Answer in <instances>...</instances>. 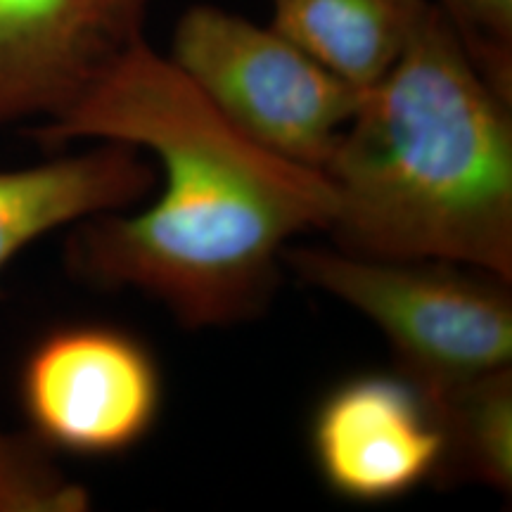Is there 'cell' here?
Returning a JSON list of instances; mask_svg holds the SVG:
<instances>
[{
	"instance_id": "1",
	"label": "cell",
	"mask_w": 512,
	"mask_h": 512,
	"mask_svg": "<svg viewBox=\"0 0 512 512\" xmlns=\"http://www.w3.org/2000/svg\"><path fill=\"white\" fill-rule=\"evenodd\" d=\"M31 136L46 150L124 143L157 159L155 202L76 223L67 256L88 283L145 294L185 328L256 316L292 238L325 230L332 216L323 171L254 143L145 41Z\"/></svg>"
},
{
	"instance_id": "2",
	"label": "cell",
	"mask_w": 512,
	"mask_h": 512,
	"mask_svg": "<svg viewBox=\"0 0 512 512\" xmlns=\"http://www.w3.org/2000/svg\"><path fill=\"white\" fill-rule=\"evenodd\" d=\"M510 105L427 0L332 150L325 233L351 254L451 261L510 283Z\"/></svg>"
},
{
	"instance_id": "3",
	"label": "cell",
	"mask_w": 512,
	"mask_h": 512,
	"mask_svg": "<svg viewBox=\"0 0 512 512\" xmlns=\"http://www.w3.org/2000/svg\"><path fill=\"white\" fill-rule=\"evenodd\" d=\"M299 280L363 313L399 370L439 394L510 366L512 294L496 275L451 261L375 259L339 247H287Z\"/></svg>"
},
{
	"instance_id": "4",
	"label": "cell",
	"mask_w": 512,
	"mask_h": 512,
	"mask_svg": "<svg viewBox=\"0 0 512 512\" xmlns=\"http://www.w3.org/2000/svg\"><path fill=\"white\" fill-rule=\"evenodd\" d=\"M169 60L254 143L316 171L363 95L273 27L214 5L183 12Z\"/></svg>"
},
{
	"instance_id": "5",
	"label": "cell",
	"mask_w": 512,
	"mask_h": 512,
	"mask_svg": "<svg viewBox=\"0 0 512 512\" xmlns=\"http://www.w3.org/2000/svg\"><path fill=\"white\" fill-rule=\"evenodd\" d=\"M19 399L46 446L74 456H117L157 425L162 370L143 339L102 323L64 325L31 349Z\"/></svg>"
},
{
	"instance_id": "6",
	"label": "cell",
	"mask_w": 512,
	"mask_h": 512,
	"mask_svg": "<svg viewBox=\"0 0 512 512\" xmlns=\"http://www.w3.org/2000/svg\"><path fill=\"white\" fill-rule=\"evenodd\" d=\"M309 446L332 494L354 503H389L439 482L446 427L437 394L413 377L401 370L358 373L320 396Z\"/></svg>"
},
{
	"instance_id": "7",
	"label": "cell",
	"mask_w": 512,
	"mask_h": 512,
	"mask_svg": "<svg viewBox=\"0 0 512 512\" xmlns=\"http://www.w3.org/2000/svg\"><path fill=\"white\" fill-rule=\"evenodd\" d=\"M152 0H0V128L50 121L145 41Z\"/></svg>"
},
{
	"instance_id": "8",
	"label": "cell",
	"mask_w": 512,
	"mask_h": 512,
	"mask_svg": "<svg viewBox=\"0 0 512 512\" xmlns=\"http://www.w3.org/2000/svg\"><path fill=\"white\" fill-rule=\"evenodd\" d=\"M155 188V166L140 147L124 143H93L72 155L0 171V275L48 233L124 211Z\"/></svg>"
},
{
	"instance_id": "9",
	"label": "cell",
	"mask_w": 512,
	"mask_h": 512,
	"mask_svg": "<svg viewBox=\"0 0 512 512\" xmlns=\"http://www.w3.org/2000/svg\"><path fill=\"white\" fill-rule=\"evenodd\" d=\"M271 27L358 91L387 74L427 0H268Z\"/></svg>"
},
{
	"instance_id": "10",
	"label": "cell",
	"mask_w": 512,
	"mask_h": 512,
	"mask_svg": "<svg viewBox=\"0 0 512 512\" xmlns=\"http://www.w3.org/2000/svg\"><path fill=\"white\" fill-rule=\"evenodd\" d=\"M446 427L439 484L453 479L512 491V370L496 368L437 394Z\"/></svg>"
},
{
	"instance_id": "11",
	"label": "cell",
	"mask_w": 512,
	"mask_h": 512,
	"mask_svg": "<svg viewBox=\"0 0 512 512\" xmlns=\"http://www.w3.org/2000/svg\"><path fill=\"white\" fill-rule=\"evenodd\" d=\"M88 489L24 439L0 430V512H86Z\"/></svg>"
},
{
	"instance_id": "12",
	"label": "cell",
	"mask_w": 512,
	"mask_h": 512,
	"mask_svg": "<svg viewBox=\"0 0 512 512\" xmlns=\"http://www.w3.org/2000/svg\"><path fill=\"white\" fill-rule=\"evenodd\" d=\"M486 79L512 95V0H437Z\"/></svg>"
}]
</instances>
